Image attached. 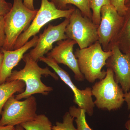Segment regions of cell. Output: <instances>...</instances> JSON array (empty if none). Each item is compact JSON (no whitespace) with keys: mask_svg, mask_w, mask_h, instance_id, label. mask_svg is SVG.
Wrapping results in <instances>:
<instances>
[{"mask_svg":"<svg viewBox=\"0 0 130 130\" xmlns=\"http://www.w3.org/2000/svg\"><path fill=\"white\" fill-rule=\"evenodd\" d=\"M39 60L51 68L62 81L69 86L74 94L73 101L78 107L84 109L89 116H93L95 106L92 98L91 88L87 87L84 89L80 90L77 88L68 73L52 58L43 56L40 58Z\"/></svg>","mask_w":130,"mask_h":130,"instance_id":"9","label":"cell"},{"mask_svg":"<svg viewBox=\"0 0 130 130\" xmlns=\"http://www.w3.org/2000/svg\"><path fill=\"white\" fill-rule=\"evenodd\" d=\"M77 43L70 39L57 42V46L47 54V57L53 59L58 64H63L71 70L75 79L78 82L84 80L85 78L78 67L77 60L73 53V47Z\"/></svg>","mask_w":130,"mask_h":130,"instance_id":"12","label":"cell"},{"mask_svg":"<svg viewBox=\"0 0 130 130\" xmlns=\"http://www.w3.org/2000/svg\"><path fill=\"white\" fill-rule=\"evenodd\" d=\"M23 59L25 63L24 68L20 71L15 70L12 72L11 76L6 81L19 80L24 82L25 90L14 96L15 98L20 100L36 94L48 95L53 89L52 87L47 86L42 82V76H50L57 80L59 78L58 75L55 73L52 72L48 67H40L38 64L37 61L32 59L28 53L25 54Z\"/></svg>","mask_w":130,"mask_h":130,"instance_id":"1","label":"cell"},{"mask_svg":"<svg viewBox=\"0 0 130 130\" xmlns=\"http://www.w3.org/2000/svg\"><path fill=\"white\" fill-rule=\"evenodd\" d=\"M33 0H23L24 5L29 9L32 10H35L33 4Z\"/></svg>","mask_w":130,"mask_h":130,"instance_id":"25","label":"cell"},{"mask_svg":"<svg viewBox=\"0 0 130 130\" xmlns=\"http://www.w3.org/2000/svg\"><path fill=\"white\" fill-rule=\"evenodd\" d=\"M74 118L69 112H66L63 116L62 122H56L55 125L53 126V130H77L73 124Z\"/></svg>","mask_w":130,"mask_h":130,"instance_id":"20","label":"cell"},{"mask_svg":"<svg viewBox=\"0 0 130 130\" xmlns=\"http://www.w3.org/2000/svg\"><path fill=\"white\" fill-rule=\"evenodd\" d=\"M36 98L31 95L23 101L17 100L13 95L5 103L1 115L0 126H15L31 121L37 115Z\"/></svg>","mask_w":130,"mask_h":130,"instance_id":"6","label":"cell"},{"mask_svg":"<svg viewBox=\"0 0 130 130\" xmlns=\"http://www.w3.org/2000/svg\"><path fill=\"white\" fill-rule=\"evenodd\" d=\"M3 54L2 53H0V70L2 66V64L3 62Z\"/></svg>","mask_w":130,"mask_h":130,"instance_id":"28","label":"cell"},{"mask_svg":"<svg viewBox=\"0 0 130 130\" xmlns=\"http://www.w3.org/2000/svg\"><path fill=\"white\" fill-rule=\"evenodd\" d=\"M69 112L74 118L77 130H93L89 126L86 119V112L84 109L75 106H71Z\"/></svg>","mask_w":130,"mask_h":130,"instance_id":"18","label":"cell"},{"mask_svg":"<svg viewBox=\"0 0 130 130\" xmlns=\"http://www.w3.org/2000/svg\"><path fill=\"white\" fill-rule=\"evenodd\" d=\"M58 9H68V5L75 6L80 10L83 16L92 20V12L91 8L92 0H50Z\"/></svg>","mask_w":130,"mask_h":130,"instance_id":"16","label":"cell"},{"mask_svg":"<svg viewBox=\"0 0 130 130\" xmlns=\"http://www.w3.org/2000/svg\"><path fill=\"white\" fill-rule=\"evenodd\" d=\"M111 54V51H104L98 41L88 47L77 49L74 53L80 72L92 83L106 76V71L102 68Z\"/></svg>","mask_w":130,"mask_h":130,"instance_id":"2","label":"cell"},{"mask_svg":"<svg viewBox=\"0 0 130 130\" xmlns=\"http://www.w3.org/2000/svg\"><path fill=\"white\" fill-rule=\"evenodd\" d=\"M38 11L29 9L24 5L23 0H13L11 9L4 16L6 39L1 48L13 50L16 40L28 28Z\"/></svg>","mask_w":130,"mask_h":130,"instance_id":"3","label":"cell"},{"mask_svg":"<svg viewBox=\"0 0 130 130\" xmlns=\"http://www.w3.org/2000/svg\"><path fill=\"white\" fill-rule=\"evenodd\" d=\"M125 0H109L110 4L117 10L119 14L123 16L125 13L126 8Z\"/></svg>","mask_w":130,"mask_h":130,"instance_id":"21","label":"cell"},{"mask_svg":"<svg viewBox=\"0 0 130 130\" xmlns=\"http://www.w3.org/2000/svg\"><path fill=\"white\" fill-rule=\"evenodd\" d=\"M25 87L24 82L19 80L6 81L0 85V119L3 108L8 100L15 93L23 92Z\"/></svg>","mask_w":130,"mask_h":130,"instance_id":"15","label":"cell"},{"mask_svg":"<svg viewBox=\"0 0 130 130\" xmlns=\"http://www.w3.org/2000/svg\"><path fill=\"white\" fill-rule=\"evenodd\" d=\"M111 51L106 67L112 71L115 81L120 84L124 93H126L130 89V54L123 53L116 45Z\"/></svg>","mask_w":130,"mask_h":130,"instance_id":"11","label":"cell"},{"mask_svg":"<svg viewBox=\"0 0 130 130\" xmlns=\"http://www.w3.org/2000/svg\"><path fill=\"white\" fill-rule=\"evenodd\" d=\"M110 4L109 0H92L91 8L92 12V20L94 23L99 26L101 21V8L103 6Z\"/></svg>","mask_w":130,"mask_h":130,"instance_id":"19","label":"cell"},{"mask_svg":"<svg viewBox=\"0 0 130 130\" xmlns=\"http://www.w3.org/2000/svg\"><path fill=\"white\" fill-rule=\"evenodd\" d=\"M69 21V18H65L58 25H49L40 35L35 48L28 53L32 59L37 62L40 58L53 49V44L55 42L68 39L65 31Z\"/></svg>","mask_w":130,"mask_h":130,"instance_id":"10","label":"cell"},{"mask_svg":"<svg viewBox=\"0 0 130 130\" xmlns=\"http://www.w3.org/2000/svg\"><path fill=\"white\" fill-rule=\"evenodd\" d=\"M14 130H24L20 125H18L15 126V129Z\"/></svg>","mask_w":130,"mask_h":130,"instance_id":"29","label":"cell"},{"mask_svg":"<svg viewBox=\"0 0 130 130\" xmlns=\"http://www.w3.org/2000/svg\"><path fill=\"white\" fill-rule=\"evenodd\" d=\"M38 38L37 36H35L31 40L17 49L6 50L1 48V53L3 54V59L0 70V85L5 83L10 76L12 70L23 59L26 52L36 46Z\"/></svg>","mask_w":130,"mask_h":130,"instance_id":"13","label":"cell"},{"mask_svg":"<svg viewBox=\"0 0 130 130\" xmlns=\"http://www.w3.org/2000/svg\"><path fill=\"white\" fill-rule=\"evenodd\" d=\"M125 127L127 130H130V119L126 122Z\"/></svg>","mask_w":130,"mask_h":130,"instance_id":"27","label":"cell"},{"mask_svg":"<svg viewBox=\"0 0 130 130\" xmlns=\"http://www.w3.org/2000/svg\"><path fill=\"white\" fill-rule=\"evenodd\" d=\"M124 101L127 103L128 110H130V89L129 91L124 94ZM129 119H130V114L129 115Z\"/></svg>","mask_w":130,"mask_h":130,"instance_id":"24","label":"cell"},{"mask_svg":"<svg viewBox=\"0 0 130 130\" xmlns=\"http://www.w3.org/2000/svg\"><path fill=\"white\" fill-rule=\"evenodd\" d=\"M15 126L12 125L0 126V130H14Z\"/></svg>","mask_w":130,"mask_h":130,"instance_id":"26","label":"cell"},{"mask_svg":"<svg viewBox=\"0 0 130 130\" xmlns=\"http://www.w3.org/2000/svg\"><path fill=\"white\" fill-rule=\"evenodd\" d=\"M69 21L65 34L68 39L76 42L79 49L88 47L98 41V26L92 20L83 16L79 9L74 8Z\"/></svg>","mask_w":130,"mask_h":130,"instance_id":"7","label":"cell"},{"mask_svg":"<svg viewBox=\"0 0 130 130\" xmlns=\"http://www.w3.org/2000/svg\"><path fill=\"white\" fill-rule=\"evenodd\" d=\"M20 125L24 130H53L52 123L44 114L37 115L32 120Z\"/></svg>","mask_w":130,"mask_h":130,"instance_id":"17","label":"cell"},{"mask_svg":"<svg viewBox=\"0 0 130 130\" xmlns=\"http://www.w3.org/2000/svg\"><path fill=\"white\" fill-rule=\"evenodd\" d=\"M91 93L95 98V106L100 109L117 110L125 101L124 91L115 81L113 73L109 68H107L105 77L92 86Z\"/></svg>","mask_w":130,"mask_h":130,"instance_id":"4","label":"cell"},{"mask_svg":"<svg viewBox=\"0 0 130 130\" xmlns=\"http://www.w3.org/2000/svg\"><path fill=\"white\" fill-rule=\"evenodd\" d=\"M126 11L122 16L119 31L114 45L118 46L124 54H130V0H125Z\"/></svg>","mask_w":130,"mask_h":130,"instance_id":"14","label":"cell"},{"mask_svg":"<svg viewBox=\"0 0 130 130\" xmlns=\"http://www.w3.org/2000/svg\"><path fill=\"white\" fill-rule=\"evenodd\" d=\"M5 39V18L4 16H0V47L3 46Z\"/></svg>","mask_w":130,"mask_h":130,"instance_id":"23","label":"cell"},{"mask_svg":"<svg viewBox=\"0 0 130 130\" xmlns=\"http://www.w3.org/2000/svg\"><path fill=\"white\" fill-rule=\"evenodd\" d=\"M12 5L5 0H0V16H5L11 9Z\"/></svg>","mask_w":130,"mask_h":130,"instance_id":"22","label":"cell"},{"mask_svg":"<svg viewBox=\"0 0 130 130\" xmlns=\"http://www.w3.org/2000/svg\"><path fill=\"white\" fill-rule=\"evenodd\" d=\"M74 8L72 7L66 10H60L48 0H41V7L35 18L16 40L13 50L23 46L31 37L36 36L41 28L50 21L61 18H69Z\"/></svg>","mask_w":130,"mask_h":130,"instance_id":"5","label":"cell"},{"mask_svg":"<svg viewBox=\"0 0 130 130\" xmlns=\"http://www.w3.org/2000/svg\"><path fill=\"white\" fill-rule=\"evenodd\" d=\"M100 14L98 41L104 51H111L121 27L122 16L111 4L102 7Z\"/></svg>","mask_w":130,"mask_h":130,"instance_id":"8","label":"cell"}]
</instances>
